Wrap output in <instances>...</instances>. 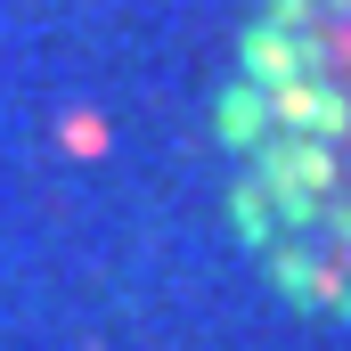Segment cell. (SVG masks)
Listing matches in <instances>:
<instances>
[{
  "mask_svg": "<svg viewBox=\"0 0 351 351\" xmlns=\"http://www.w3.org/2000/svg\"><path fill=\"white\" fill-rule=\"evenodd\" d=\"M221 156L262 278L351 327V0H262L221 90Z\"/></svg>",
  "mask_w": 351,
  "mask_h": 351,
  "instance_id": "obj_1",
  "label": "cell"
}]
</instances>
